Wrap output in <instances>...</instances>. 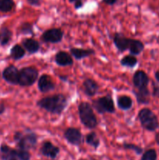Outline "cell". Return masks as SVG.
Returning a JSON list of instances; mask_svg holds the SVG:
<instances>
[{
	"mask_svg": "<svg viewBox=\"0 0 159 160\" xmlns=\"http://www.w3.org/2000/svg\"><path fill=\"white\" fill-rule=\"evenodd\" d=\"M153 95H154V96L159 97V88L157 87V86H155V87L154 88V92H153Z\"/></svg>",
	"mask_w": 159,
	"mask_h": 160,
	"instance_id": "obj_33",
	"label": "cell"
},
{
	"mask_svg": "<svg viewBox=\"0 0 159 160\" xmlns=\"http://www.w3.org/2000/svg\"><path fill=\"white\" fill-rule=\"evenodd\" d=\"M93 106L99 113L109 112L113 113L115 112V105L113 99L109 95H105L99 98L93 102Z\"/></svg>",
	"mask_w": 159,
	"mask_h": 160,
	"instance_id": "obj_6",
	"label": "cell"
},
{
	"mask_svg": "<svg viewBox=\"0 0 159 160\" xmlns=\"http://www.w3.org/2000/svg\"><path fill=\"white\" fill-rule=\"evenodd\" d=\"M143 48H144V45L140 41L130 38L129 50L131 55H139L143 51Z\"/></svg>",
	"mask_w": 159,
	"mask_h": 160,
	"instance_id": "obj_20",
	"label": "cell"
},
{
	"mask_svg": "<svg viewBox=\"0 0 159 160\" xmlns=\"http://www.w3.org/2000/svg\"><path fill=\"white\" fill-rule=\"evenodd\" d=\"M78 113L81 123L87 128L94 129L98 125V120L94 112L91 105L83 102L78 106Z\"/></svg>",
	"mask_w": 159,
	"mask_h": 160,
	"instance_id": "obj_2",
	"label": "cell"
},
{
	"mask_svg": "<svg viewBox=\"0 0 159 160\" xmlns=\"http://www.w3.org/2000/svg\"><path fill=\"white\" fill-rule=\"evenodd\" d=\"M2 157L4 160H18L17 150L12 149L6 145H2L0 148Z\"/></svg>",
	"mask_w": 159,
	"mask_h": 160,
	"instance_id": "obj_17",
	"label": "cell"
},
{
	"mask_svg": "<svg viewBox=\"0 0 159 160\" xmlns=\"http://www.w3.org/2000/svg\"><path fill=\"white\" fill-rule=\"evenodd\" d=\"M37 86H38L40 92L42 93H47L48 92H51V91L54 90L55 88L51 78L46 74L42 75L39 78Z\"/></svg>",
	"mask_w": 159,
	"mask_h": 160,
	"instance_id": "obj_11",
	"label": "cell"
},
{
	"mask_svg": "<svg viewBox=\"0 0 159 160\" xmlns=\"http://www.w3.org/2000/svg\"><path fill=\"white\" fill-rule=\"evenodd\" d=\"M138 117L141 126L147 131H154L158 128V120L157 116L150 109H142L139 112Z\"/></svg>",
	"mask_w": 159,
	"mask_h": 160,
	"instance_id": "obj_3",
	"label": "cell"
},
{
	"mask_svg": "<svg viewBox=\"0 0 159 160\" xmlns=\"http://www.w3.org/2000/svg\"><path fill=\"white\" fill-rule=\"evenodd\" d=\"M18 69L14 66H9L6 67L2 73V77L6 81L12 84H17L19 81Z\"/></svg>",
	"mask_w": 159,
	"mask_h": 160,
	"instance_id": "obj_9",
	"label": "cell"
},
{
	"mask_svg": "<svg viewBox=\"0 0 159 160\" xmlns=\"http://www.w3.org/2000/svg\"><path fill=\"white\" fill-rule=\"evenodd\" d=\"M17 157L19 160H30V153L28 152L27 150L25 149H19L17 151Z\"/></svg>",
	"mask_w": 159,
	"mask_h": 160,
	"instance_id": "obj_28",
	"label": "cell"
},
{
	"mask_svg": "<svg viewBox=\"0 0 159 160\" xmlns=\"http://www.w3.org/2000/svg\"><path fill=\"white\" fill-rule=\"evenodd\" d=\"M10 56L15 60H19L25 56V49L20 45H15L10 51Z\"/></svg>",
	"mask_w": 159,
	"mask_h": 160,
	"instance_id": "obj_22",
	"label": "cell"
},
{
	"mask_svg": "<svg viewBox=\"0 0 159 160\" xmlns=\"http://www.w3.org/2000/svg\"><path fill=\"white\" fill-rule=\"evenodd\" d=\"M38 71L33 67H27L21 69L19 71L18 84L23 87L33 85L37 80Z\"/></svg>",
	"mask_w": 159,
	"mask_h": 160,
	"instance_id": "obj_4",
	"label": "cell"
},
{
	"mask_svg": "<svg viewBox=\"0 0 159 160\" xmlns=\"http://www.w3.org/2000/svg\"><path fill=\"white\" fill-rule=\"evenodd\" d=\"M41 152L42 155L47 157L55 159L57 156V155L59 152V148L58 147L55 146L54 145L51 144L50 142H45L42 145L41 148Z\"/></svg>",
	"mask_w": 159,
	"mask_h": 160,
	"instance_id": "obj_13",
	"label": "cell"
},
{
	"mask_svg": "<svg viewBox=\"0 0 159 160\" xmlns=\"http://www.w3.org/2000/svg\"><path fill=\"white\" fill-rule=\"evenodd\" d=\"M113 41L117 49L119 52H125L126 50L129 49L130 38H127L125 37V35H123L121 33H116V34H115Z\"/></svg>",
	"mask_w": 159,
	"mask_h": 160,
	"instance_id": "obj_12",
	"label": "cell"
},
{
	"mask_svg": "<svg viewBox=\"0 0 159 160\" xmlns=\"http://www.w3.org/2000/svg\"><path fill=\"white\" fill-rule=\"evenodd\" d=\"M21 31L23 34H32L33 33V28L32 25L31 23H25L22 25L21 27Z\"/></svg>",
	"mask_w": 159,
	"mask_h": 160,
	"instance_id": "obj_30",
	"label": "cell"
},
{
	"mask_svg": "<svg viewBox=\"0 0 159 160\" xmlns=\"http://www.w3.org/2000/svg\"><path fill=\"white\" fill-rule=\"evenodd\" d=\"M74 6L76 9H79V8H81L83 6V2L81 0H77L74 2Z\"/></svg>",
	"mask_w": 159,
	"mask_h": 160,
	"instance_id": "obj_32",
	"label": "cell"
},
{
	"mask_svg": "<svg viewBox=\"0 0 159 160\" xmlns=\"http://www.w3.org/2000/svg\"><path fill=\"white\" fill-rule=\"evenodd\" d=\"M135 95L137 97V100L139 103H141V104H147L149 102L150 92L147 88L138 89V92H135Z\"/></svg>",
	"mask_w": 159,
	"mask_h": 160,
	"instance_id": "obj_21",
	"label": "cell"
},
{
	"mask_svg": "<svg viewBox=\"0 0 159 160\" xmlns=\"http://www.w3.org/2000/svg\"><path fill=\"white\" fill-rule=\"evenodd\" d=\"M155 78H156V80H157V81L159 82V70L156 71V73H155Z\"/></svg>",
	"mask_w": 159,
	"mask_h": 160,
	"instance_id": "obj_37",
	"label": "cell"
},
{
	"mask_svg": "<svg viewBox=\"0 0 159 160\" xmlns=\"http://www.w3.org/2000/svg\"><path fill=\"white\" fill-rule=\"evenodd\" d=\"M123 146H124L125 148H127V149L133 150L137 154H141L142 152H143V149L141 148H140V147L137 146L135 145H132V144H124Z\"/></svg>",
	"mask_w": 159,
	"mask_h": 160,
	"instance_id": "obj_29",
	"label": "cell"
},
{
	"mask_svg": "<svg viewBox=\"0 0 159 160\" xmlns=\"http://www.w3.org/2000/svg\"><path fill=\"white\" fill-rule=\"evenodd\" d=\"M86 142L95 148H98L100 145L99 138L97 136L96 133L94 132H90L87 134V137H86Z\"/></svg>",
	"mask_w": 159,
	"mask_h": 160,
	"instance_id": "obj_25",
	"label": "cell"
},
{
	"mask_svg": "<svg viewBox=\"0 0 159 160\" xmlns=\"http://www.w3.org/2000/svg\"><path fill=\"white\" fill-rule=\"evenodd\" d=\"M132 82H133L134 87L138 89L147 88L149 78L147 75L143 70H138L136 72L132 78Z\"/></svg>",
	"mask_w": 159,
	"mask_h": 160,
	"instance_id": "obj_10",
	"label": "cell"
},
{
	"mask_svg": "<svg viewBox=\"0 0 159 160\" xmlns=\"http://www.w3.org/2000/svg\"><path fill=\"white\" fill-rule=\"evenodd\" d=\"M12 38V32L7 28H2L0 29V44L5 45L8 44Z\"/></svg>",
	"mask_w": 159,
	"mask_h": 160,
	"instance_id": "obj_23",
	"label": "cell"
},
{
	"mask_svg": "<svg viewBox=\"0 0 159 160\" xmlns=\"http://www.w3.org/2000/svg\"><path fill=\"white\" fill-rule=\"evenodd\" d=\"M70 52L76 59H82L84 58L91 56L92 54H94V51L92 49H83V48H71Z\"/></svg>",
	"mask_w": 159,
	"mask_h": 160,
	"instance_id": "obj_18",
	"label": "cell"
},
{
	"mask_svg": "<svg viewBox=\"0 0 159 160\" xmlns=\"http://www.w3.org/2000/svg\"><path fill=\"white\" fill-rule=\"evenodd\" d=\"M13 0H0V12H10L14 7Z\"/></svg>",
	"mask_w": 159,
	"mask_h": 160,
	"instance_id": "obj_26",
	"label": "cell"
},
{
	"mask_svg": "<svg viewBox=\"0 0 159 160\" xmlns=\"http://www.w3.org/2000/svg\"><path fill=\"white\" fill-rule=\"evenodd\" d=\"M121 62V65L123 67H135L137 63V59L133 55H129V56H126L125 57H123V59L120 61Z\"/></svg>",
	"mask_w": 159,
	"mask_h": 160,
	"instance_id": "obj_24",
	"label": "cell"
},
{
	"mask_svg": "<svg viewBox=\"0 0 159 160\" xmlns=\"http://www.w3.org/2000/svg\"><path fill=\"white\" fill-rule=\"evenodd\" d=\"M156 159H157V153L154 149L148 150L142 156V160H156Z\"/></svg>",
	"mask_w": 159,
	"mask_h": 160,
	"instance_id": "obj_27",
	"label": "cell"
},
{
	"mask_svg": "<svg viewBox=\"0 0 159 160\" xmlns=\"http://www.w3.org/2000/svg\"><path fill=\"white\" fill-rule=\"evenodd\" d=\"M76 1H77V0H69V2H75Z\"/></svg>",
	"mask_w": 159,
	"mask_h": 160,
	"instance_id": "obj_38",
	"label": "cell"
},
{
	"mask_svg": "<svg viewBox=\"0 0 159 160\" xmlns=\"http://www.w3.org/2000/svg\"><path fill=\"white\" fill-rule=\"evenodd\" d=\"M103 1H104V2L108 5H113L116 2L117 0H103Z\"/></svg>",
	"mask_w": 159,
	"mask_h": 160,
	"instance_id": "obj_34",
	"label": "cell"
},
{
	"mask_svg": "<svg viewBox=\"0 0 159 160\" xmlns=\"http://www.w3.org/2000/svg\"><path fill=\"white\" fill-rule=\"evenodd\" d=\"M84 92L88 96H94L98 90V84L94 80L87 78L83 82Z\"/></svg>",
	"mask_w": 159,
	"mask_h": 160,
	"instance_id": "obj_15",
	"label": "cell"
},
{
	"mask_svg": "<svg viewBox=\"0 0 159 160\" xmlns=\"http://www.w3.org/2000/svg\"><path fill=\"white\" fill-rule=\"evenodd\" d=\"M26 1L31 6H39L41 4V0H26Z\"/></svg>",
	"mask_w": 159,
	"mask_h": 160,
	"instance_id": "obj_31",
	"label": "cell"
},
{
	"mask_svg": "<svg viewBox=\"0 0 159 160\" xmlns=\"http://www.w3.org/2000/svg\"><path fill=\"white\" fill-rule=\"evenodd\" d=\"M55 61L56 64L60 67H67V66L73 65V60L71 56L65 52L60 51L56 53Z\"/></svg>",
	"mask_w": 159,
	"mask_h": 160,
	"instance_id": "obj_14",
	"label": "cell"
},
{
	"mask_svg": "<svg viewBox=\"0 0 159 160\" xmlns=\"http://www.w3.org/2000/svg\"><path fill=\"white\" fill-rule=\"evenodd\" d=\"M14 139L20 149L28 150L34 148L37 143V136L31 131L26 134H23L21 132H17L14 135Z\"/></svg>",
	"mask_w": 159,
	"mask_h": 160,
	"instance_id": "obj_5",
	"label": "cell"
},
{
	"mask_svg": "<svg viewBox=\"0 0 159 160\" xmlns=\"http://www.w3.org/2000/svg\"><path fill=\"white\" fill-rule=\"evenodd\" d=\"M64 136L67 142L73 145H79L82 142V134L76 128H67L64 133Z\"/></svg>",
	"mask_w": 159,
	"mask_h": 160,
	"instance_id": "obj_8",
	"label": "cell"
},
{
	"mask_svg": "<svg viewBox=\"0 0 159 160\" xmlns=\"http://www.w3.org/2000/svg\"><path fill=\"white\" fill-rule=\"evenodd\" d=\"M22 45H23V48L26 50L31 54H34L38 52L40 48V44L37 41L34 40L33 38H25L22 42Z\"/></svg>",
	"mask_w": 159,
	"mask_h": 160,
	"instance_id": "obj_16",
	"label": "cell"
},
{
	"mask_svg": "<svg viewBox=\"0 0 159 160\" xmlns=\"http://www.w3.org/2000/svg\"><path fill=\"white\" fill-rule=\"evenodd\" d=\"M63 37V31L60 28H51L47 30L42 34L41 40L49 43H59L62 41Z\"/></svg>",
	"mask_w": 159,
	"mask_h": 160,
	"instance_id": "obj_7",
	"label": "cell"
},
{
	"mask_svg": "<svg viewBox=\"0 0 159 160\" xmlns=\"http://www.w3.org/2000/svg\"><path fill=\"white\" fill-rule=\"evenodd\" d=\"M117 105L122 110H129L132 106V100L127 95H121L118 98Z\"/></svg>",
	"mask_w": 159,
	"mask_h": 160,
	"instance_id": "obj_19",
	"label": "cell"
},
{
	"mask_svg": "<svg viewBox=\"0 0 159 160\" xmlns=\"http://www.w3.org/2000/svg\"><path fill=\"white\" fill-rule=\"evenodd\" d=\"M37 105L47 112L59 115L66 108L67 99L65 95L58 94L41 98L37 101Z\"/></svg>",
	"mask_w": 159,
	"mask_h": 160,
	"instance_id": "obj_1",
	"label": "cell"
},
{
	"mask_svg": "<svg viewBox=\"0 0 159 160\" xmlns=\"http://www.w3.org/2000/svg\"><path fill=\"white\" fill-rule=\"evenodd\" d=\"M80 160H86V159H80Z\"/></svg>",
	"mask_w": 159,
	"mask_h": 160,
	"instance_id": "obj_39",
	"label": "cell"
},
{
	"mask_svg": "<svg viewBox=\"0 0 159 160\" xmlns=\"http://www.w3.org/2000/svg\"><path fill=\"white\" fill-rule=\"evenodd\" d=\"M5 109H6V108H5L4 104L2 102H0V114H2L3 112H4Z\"/></svg>",
	"mask_w": 159,
	"mask_h": 160,
	"instance_id": "obj_35",
	"label": "cell"
},
{
	"mask_svg": "<svg viewBox=\"0 0 159 160\" xmlns=\"http://www.w3.org/2000/svg\"><path fill=\"white\" fill-rule=\"evenodd\" d=\"M155 141L157 142V145H159V132L156 134V137H155Z\"/></svg>",
	"mask_w": 159,
	"mask_h": 160,
	"instance_id": "obj_36",
	"label": "cell"
}]
</instances>
